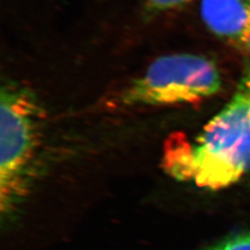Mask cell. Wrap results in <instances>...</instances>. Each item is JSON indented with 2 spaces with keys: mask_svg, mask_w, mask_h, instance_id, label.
<instances>
[{
  "mask_svg": "<svg viewBox=\"0 0 250 250\" xmlns=\"http://www.w3.org/2000/svg\"><path fill=\"white\" fill-rule=\"evenodd\" d=\"M162 167L175 181L208 191L226 189L250 174V62L228 104L197 136L168 137Z\"/></svg>",
  "mask_w": 250,
  "mask_h": 250,
  "instance_id": "1",
  "label": "cell"
},
{
  "mask_svg": "<svg viewBox=\"0 0 250 250\" xmlns=\"http://www.w3.org/2000/svg\"><path fill=\"white\" fill-rule=\"evenodd\" d=\"M43 109L26 88L4 84L0 94V208L12 215L25 198L42 141Z\"/></svg>",
  "mask_w": 250,
  "mask_h": 250,
  "instance_id": "2",
  "label": "cell"
},
{
  "mask_svg": "<svg viewBox=\"0 0 250 250\" xmlns=\"http://www.w3.org/2000/svg\"><path fill=\"white\" fill-rule=\"evenodd\" d=\"M221 75L209 59L193 53H172L154 60L115 100L121 107L191 104L221 90Z\"/></svg>",
  "mask_w": 250,
  "mask_h": 250,
  "instance_id": "3",
  "label": "cell"
},
{
  "mask_svg": "<svg viewBox=\"0 0 250 250\" xmlns=\"http://www.w3.org/2000/svg\"><path fill=\"white\" fill-rule=\"evenodd\" d=\"M200 16L219 40L250 54V0H201Z\"/></svg>",
  "mask_w": 250,
  "mask_h": 250,
  "instance_id": "4",
  "label": "cell"
},
{
  "mask_svg": "<svg viewBox=\"0 0 250 250\" xmlns=\"http://www.w3.org/2000/svg\"><path fill=\"white\" fill-rule=\"evenodd\" d=\"M200 250H250V231L231 234Z\"/></svg>",
  "mask_w": 250,
  "mask_h": 250,
  "instance_id": "5",
  "label": "cell"
},
{
  "mask_svg": "<svg viewBox=\"0 0 250 250\" xmlns=\"http://www.w3.org/2000/svg\"><path fill=\"white\" fill-rule=\"evenodd\" d=\"M192 0H144V5L149 13H163L181 7Z\"/></svg>",
  "mask_w": 250,
  "mask_h": 250,
  "instance_id": "6",
  "label": "cell"
}]
</instances>
